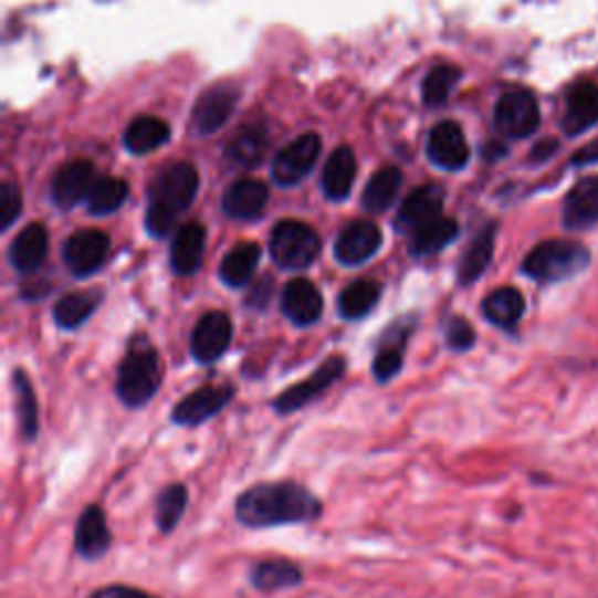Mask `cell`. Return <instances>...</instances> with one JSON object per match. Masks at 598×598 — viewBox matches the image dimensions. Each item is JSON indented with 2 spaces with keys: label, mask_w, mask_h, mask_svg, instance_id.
<instances>
[{
  "label": "cell",
  "mask_w": 598,
  "mask_h": 598,
  "mask_svg": "<svg viewBox=\"0 0 598 598\" xmlns=\"http://www.w3.org/2000/svg\"><path fill=\"white\" fill-rule=\"evenodd\" d=\"M234 514L245 528H276L318 520L323 503L297 482H262L239 493Z\"/></svg>",
  "instance_id": "1"
},
{
  "label": "cell",
  "mask_w": 598,
  "mask_h": 598,
  "mask_svg": "<svg viewBox=\"0 0 598 598\" xmlns=\"http://www.w3.org/2000/svg\"><path fill=\"white\" fill-rule=\"evenodd\" d=\"M199 190V174L188 161L171 164L164 169L150 188V203L146 213L148 232L157 239L167 237L180 213L192 206Z\"/></svg>",
  "instance_id": "2"
},
{
  "label": "cell",
  "mask_w": 598,
  "mask_h": 598,
  "mask_svg": "<svg viewBox=\"0 0 598 598\" xmlns=\"http://www.w3.org/2000/svg\"><path fill=\"white\" fill-rule=\"evenodd\" d=\"M161 386V360L155 344L143 335H134L127 344L125 358L117 365L115 394L129 409L146 407Z\"/></svg>",
  "instance_id": "3"
},
{
  "label": "cell",
  "mask_w": 598,
  "mask_h": 598,
  "mask_svg": "<svg viewBox=\"0 0 598 598\" xmlns=\"http://www.w3.org/2000/svg\"><path fill=\"white\" fill-rule=\"evenodd\" d=\"M591 264V251L573 239H547L526 253L522 274L541 285H556L580 276Z\"/></svg>",
  "instance_id": "4"
},
{
  "label": "cell",
  "mask_w": 598,
  "mask_h": 598,
  "mask_svg": "<svg viewBox=\"0 0 598 598\" xmlns=\"http://www.w3.org/2000/svg\"><path fill=\"white\" fill-rule=\"evenodd\" d=\"M321 237L300 220H283L274 227L270 239V253L285 272H304L321 255Z\"/></svg>",
  "instance_id": "5"
},
{
  "label": "cell",
  "mask_w": 598,
  "mask_h": 598,
  "mask_svg": "<svg viewBox=\"0 0 598 598\" xmlns=\"http://www.w3.org/2000/svg\"><path fill=\"white\" fill-rule=\"evenodd\" d=\"M346 367H348V360L344 356H329L327 360H323V365L314 375H308L306 379L293 384L291 388H285L283 394H279L272 400V409L281 417L295 415V411L304 409L306 405H312L316 398H321L327 388H333L346 375Z\"/></svg>",
  "instance_id": "6"
},
{
  "label": "cell",
  "mask_w": 598,
  "mask_h": 598,
  "mask_svg": "<svg viewBox=\"0 0 598 598\" xmlns=\"http://www.w3.org/2000/svg\"><path fill=\"white\" fill-rule=\"evenodd\" d=\"M237 396V388L232 384H209L192 390L190 396H185L171 411V421L176 426L197 428L206 421L218 417L220 411L230 405Z\"/></svg>",
  "instance_id": "7"
},
{
  "label": "cell",
  "mask_w": 598,
  "mask_h": 598,
  "mask_svg": "<svg viewBox=\"0 0 598 598\" xmlns=\"http://www.w3.org/2000/svg\"><path fill=\"white\" fill-rule=\"evenodd\" d=\"M321 148H323V140L314 132H306L293 143H287V146L274 159V167H272L274 180L281 185V188H293V185H297L300 180H304L308 174H312V169L316 167V159L321 155Z\"/></svg>",
  "instance_id": "8"
},
{
  "label": "cell",
  "mask_w": 598,
  "mask_h": 598,
  "mask_svg": "<svg viewBox=\"0 0 598 598\" xmlns=\"http://www.w3.org/2000/svg\"><path fill=\"white\" fill-rule=\"evenodd\" d=\"M496 127L510 138H526L541 127V108L526 90L505 92L496 103Z\"/></svg>",
  "instance_id": "9"
},
{
  "label": "cell",
  "mask_w": 598,
  "mask_h": 598,
  "mask_svg": "<svg viewBox=\"0 0 598 598\" xmlns=\"http://www.w3.org/2000/svg\"><path fill=\"white\" fill-rule=\"evenodd\" d=\"M234 337V327H232V318L222 314V312H209L203 314L190 337V350L192 358L199 365H213L218 363L227 348H230Z\"/></svg>",
  "instance_id": "10"
},
{
  "label": "cell",
  "mask_w": 598,
  "mask_h": 598,
  "mask_svg": "<svg viewBox=\"0 0 598 598\" xmlns=\"http://www.w3.org/2000/svg\"><path fill=\"white\" fill-rule=\"evenodd\" d=\"M417 316H402L400 321L390 323L377 344V356L373 360V375L379 384L394 381L405 365V346L409 337L415 335Z\"/></svg>",
  "instance_id": "11"
},
{
  "label": "cell",
  "mask_w": 598,
  "mask_h": 598,
  "mask_svg": "<svg viewBox=\"0 0 598 598\" xmlns=\"http://www.w3.org/2000/svg\"><path fill=\"white\" fill-rule=\"evenodd\" d=\"M111 253V239L101 230H80L64 243V264L77 279L96 274L106 264Z\"/></svg>",
  "instance_id": "12"
},
{
  "label": "cell",
  "mask_w": 598,
  "mask_h": 598,
  "mask_svg": "<svg viewBox=\"0 0 598 598\" xmlns=\"http://www.w3.org/2000/svg\"><path fill=\"white\" fill-rule=\"evenodd\" d=\"M384 243L381 230L369 220H356L346 224L335 241V258L344 266H360L373 260Z\"/></svg>",
  "instance_id": "13"
},
{
  "label": "cell",
  "mask_w": 598,
  "mask_h": 598,
  "mask_svg": "<svg viewBox=\"0 0 598 598\" xmlns=\"http://www.w3.org/2000/svg\"><path fill=\"white\" fill-rule=\"evenodd\" d=\"M94 164L87 159H75L64 164L52 180V201L59 209H73L80 201H87L96 185Z\"/></svg>",
  "instance_id": "14"
},
{
  "label": "cell",
  "mask_w": 598,
  "mask_h": 598,
  "mask_svg": "<svg viewBox=\"0 0 598 598\" xmlns=\"http://www.w3.org/2000/svg\"><path fill=\"white\" fill-rule=\"evenodd\" d=\"M239 101V87L232 82H218L206 90L195 106V127L199 134H216L224 127V122L234 113Z\"/></svg>",
  "instance_id": "15"
},
{
  "label": "cell",
  "mask_w": 598,
  "mask_h": 598,
  "mask_svg": "<svg viewBox=\"0 0 598 598\" xmlns=\"http://www.w3.org/2000/svg\"><path fill=\"white\" fill-rule=\"evenodd\" d=\"M283 316L297 327H312L323 318V295L308 279H293L283 287Z\"/></svg>",
  "instance_id": "16"
},
{
  "label": "cell",
  "mask_w": 598,
  "mask_h": 598,
  "mask_svg": "<svg viewBox=\"0 0 598 598\" xmlns=\"http://www.w3.org/2000/svg\"><path fill=\"white\" fill-rule=\"evenodd\" d=\"M73 545L82 559H87V562L101 559V556L108 554L113 545V533L108 528L106 512H103L98 505H90L82 510L80 520L75 524Z\"/></svg>",
  "instance_id": "17"
},
{
  "label": "cell",
  "mask_w": 598,
  "mask_h": 598,
  "mask_svg": "<svg viewBox=\"0 0 598 598\" xmlns=\"http://www.w3.org/2000/svg\"><path fill=\"white\" fill-rule=\"evenodd\" d=\"M428 157L432 164H438L440 169L447 171H459L465 167L470 159V148L457 122H440V125L430 129Z\"/></svg>",
  "instance_id": "18"
},
{
  "label": "cell",
  "mask_w": 598,
  "mask_h": 598,
  "mask_svg": "<svg viewBox=\"0 0 598 598\" xmlns=\"http://www.w3.org/2000/svg\"><path fill=\"white\" fill-rule=\"evenodd\" d=\"M598 224V176L575 182L564 199V227L568 232H587Z\"/></svg>",
  "instance_id": "19"
},
{
  "label": "cell",
  "mask_w": 598,
  "mask_h": 598,
  "mask_svg": "<svg viewBox=\"0 0 598 598\" xmlns=\"http://www.w3.org/2000/svg\"><path fill=\"white\" fill-rule=\"evenodd\" d=\"M442 203L444 195L438 185H421V188H417L402 201L396 218V227L400 232L415 234L423 224L442 216Z\"/></svg>",
  "instance_id": "20"
},
{
  "label": "cell",
  "mask_w": 598,
  "mask_h": 598,
  "mask_svg": "<svg viewBox=\"0 0 598 598\" xmlns=\"http://www.w3.org/2000/svg\"><path fill=\"white\" fill-rule=\"evenodd\" d=\"M48 251H50V237H48L45 224L31 222L10 243L8 258H10V264H12L14 272L33 274L40 270V266H43Z\"/></svg>",
  "instance_id": "21"
},
{
  "label": "cell",
  "mask_w": 598,
  "mask_h": 598,
  "mask_svg": "<svg viewBox=\"0 0 598 598\" xmlns=\"http://www.w3.org/2000/svg\"><path fill=\"white\" fill-rule=\"evenodd\" d=\"M496 234H499V224L489 222L468 243V249L463 251L457 266L459 285H472L484 276V272L491 266L493 251H496Z\"/></svg>",
  "instance_id": "22"
},
{
  "label": "cell",
  "mask_w": 598,
  "mask_h": 598,
  "mask_svg": "<svg viewBox=\"0 0 598 598\" xmlns=\"http://www.w3.org/2000/svg\"><path fill=\"white\" fill-rule=\"evenodd\" d=\"M270 201V190L262 180L241 178L222 197V211L234 220H258Z\"/></svg>",
  "instance_id": "23"
},
{
  "label": "cell",
  "mask_w": 598,
  "mask_h": 598,
  "mask_svg": "<svg viewBox=\"0 0 598 598\" xmlns=\"http://www.w3.org/2000/svg\"><path fill=\"white\" fill-rule=\"evenodd\" d=\"M524 314H526V297L522 295V291L512 285L496 287V291H491L482 300V316L493 327L514 329L522 323Z\"/></svg>",
  "instance_id": "24"
},
{
  "label": "cell",
  "mask_w": 598,
  "mask_h": 598,
  "mask_svg": "<svg viewBox=\"0 0 598 598\" xmlns=\"http://www.w3.org/2000/svg\"><path fill=\"white\" fill-rule=\"evenodd\" d=\"M206 232L199 222L182 224L171 243V270L178 276H192L203 262Z\"/></svg>",
  "instance_id": "25"
},
{
  "label": "cell",
  "mask_w": 598,
  "mask_h": 598,
  "mask_svg": "<svg viewBox=\"0 0 598 598\" xmlns=\"http://www.w3.org/2000/svg\"><path fill=\"white\" fill-rule=\"evenodd\" d=\"M598 122V85L596 82H577L568 94L564 129L566 134H583Z\"/></svg>",
  "instance_id": "26"
},
{
  "label": "cell",
  "mask_w": 598,
  "mask_h": 598,
  "mask_svg": "<svg viewBox=\"0 0 598 598\" xmlns=\"http://www.w3.org/2000/svg\"><path fill=\"white\" fill-rule=\"evenodd\" d=\"M358 174V164L356 155L348 146L337 148L333 155H329L325 169H323V192L327 199L342 201L350 195V188H354V180Z\"/></svg>",
  "instance_id": "27"
},
{
  "label": "cell",
  "mask_w": 598,
  "mask_h": 598,
  "mask_svg": "<svg viewBox=\"0 0 598 598\" xmlns=\"http://www.w3.org/2000/svg\"><path fill=\"white\" fill-rule=\"evenodd\" d=\"M103 302V293L98 287H90V291H75L61 297L54 304V323L61 329H77L85 325Z\"/></svg>",
  "instance_id": "28"
},
{
  "label": "cell",
  "mask_w": 598,
  "mask_h": 598,
  "mask_svg": "<svg viewBox=\"0 0 598 598\" xmlns=\"http://www.w3.org/2000/svg\"><path fill=\"white\" fill-rule=\"evenodd\" d=\"M262 251L258 243L243 241L227 253L220 262V281L230 287H245L258 272Z\"/></svg>",
  "instance_id": "29"
},
{
  "label": "cell",
  "mask_w": 598,
  "mask_h": 598,
  "mask_svg": "<svg viewBox=\"0 0 598 598\" xmlns=\"http://www.w3.org/2000/svg\"><path fill=\"white\" fill-rule=\"evenodd\" d=\"M304 583V573L287 559H264L251 568V585L258 591H283Z\"/></svg>",
  "instance_id": "30"
},
{
  "label": "cell",
  "mask_w": 598,
  "mask_h": 598,
  "mask_svg": "<svg viewBox=\"0 0 598 598\" xmlns=\"http://www.w3.org/2000/svg\"><path fill=\"white\" fill-rule=\"evenodd\" d=\"M12 388L17 396V421H19V436L24 442H33L40 432V409L33 384L24 369H14L12 373Z\"/></svg>",
  "instance_id": "31"
},
{
  "label": "cell",
  "mask_w": 598,
  "mask_h": 598,
  "mask_svg": "<svg viewBox=\"0 0 598 598\" xmlns=\"http://www.w3.org/2000/svg\"><path fill=\"white\" fill-rule=\"evenodd\" d=\"M266 146H270V132L262 125V122H255V125L243 127L234 140L227 148V159H230L234 167H255V164L264 157Z\"/></svg>",
  "instance_id": "32"
},
{
  "label": "cell",
  "mask_w": 598,
  "mask_h": 598,
  "mask_svg": "<svg viewBox=\"0 0 598 598\" xmlns=\"http://www.w3.org/2000/svg\"><path fill=\"white\" fill-rule=\"evenodd\" d=\"M379 300H381V285L377 281L350 283L344 287L337 300L339 316L344 321H360L375 312Z\"/></svg>",
  "instance_id": "33"
},
{
  "label": "cell",
  "mask_w": 598,
  "mask_h": 598,
  "mask_svg": "<svg viewBox=\"0 0 598 598\" xmlns=\"http://www.w3.org/2000/svg\"><path fill=\"white\" fill-rule=\"evenodd\" d=\"M459 237V222L453 218H438L428 224H423L421 230H417L411 234V243H409V253L415 258H428L436 255L442 249Z\"/></svg>",
  "instance_id": "34"
},
{
  "label": "cell",
  "mask_w": 598,
  "mask_h": 598,
  "mask_svg": "<svg viewBox=\"0 0 598 598\" xmlns=\"http://www.w3.org/2000/svg\"><path fill=\"white\" fill-rule=\"evenodd\" d=\"M169 136H171V129L167 122L159 117L143 115V117H136L127 127L125 146L134 155H148L157 150L159 146H164V143L169 140Z\"/></svg>",
  "instance_id": "35"
},
{
  "label": "cell",
  "mask_w": 598,
  "mask_h": 598,
  "mask_svg": "<svg viewBox=\"0 0 598 598\" xmlns=\"http://www.w3.org/2000/svg\"><path fill=\"white\" fill-rule=\"evenodd\" d=\"M402 188V174L396 167H386L369 178L363 192V206L369 213H384L394 206Z\"/></svg>",
  "instance_id": "36"
},
{
  "label": "cell",
  "mask_w": 598,
  "mask_h": 598,
  "mask_svg": "<svg viewBox=\"0 0 598 598\" xmlns=\"http://www.w3.org/2000/svg\"><path fill=\"white\" fill-rule=\"evenodd\" d=\"M190 493L185 484H169L159 491L155 501V522L161 533H174V528L180 524L185 510H188Z\"/></svg>",
  "instance_id": "37"
},
{
  "label": "cell",
  "mask_w": 598,
  "mask_h": 598,
  "mask_svg": "<svg viewBox=\"0 0 598 598\" xmlns=\"http://www.w3.org/2000/svg\"><path fill=\"white\" fill-rule=\"evenodd\" d=\"M129 197V185L122 178H98L87 199V211L92 216H111Z\"/></svg>",
  "instance_id": "38"
},
{
  "label": "cell",
  "mask_w": 598,
  "mask_h": 598,
  "mask_svg": "<svg viewBox=\"0 0 598 598\" xmlns=\"http://www.w3.org/2000/svg\"><path fill=\"white\" fill-rule=\"evenodd\" d=\"M461 71L451 64H440L436 69H430V73L423 80V101L428 106H440L449 98L453 87L459 85Z\"/></svg>",
  "instance_id": "39"
},
{
  "label": "cell",
  "mask_w": 598,
  "mask_h": 598,
  "mask_svg": "<svg viewBox=\"0 0 598 598\" xmlns=\"http://www.w3.org/2000/svg\"><path fill=\"white\" fill-rule=\"evenodd\" d=\"M444 344L453 354H465L474 344H478V333L468 318L463 316H449L444 321Z\"/></svg>",
  "instance_id": "40"
},
{
  "label": "cell",
  "mask_w": 598,
  "mask_h": 598,
  "mask_svg": "<svg viewBox=\"0 0 598 598\" xmlns=\"http://www.w3.org/2000/svg\"><path fill=\"white\" fill-rule=\"evenodd\" d=\"M19 213H22V192L14 182H3V188H0V227L10 230Z\"/></svg>",
  "instance_id": "41"
},
{
  "label": "cell",
  "mask_w": 598,
  "mask_h": 598,
  "mask_svg": "<svg viewBox=\"0 0 598 598\" xmlns=\"http://www.w3.org/2000/svg\"><path fill=\"white\" fill-rule=\"evenodd\" d=\"M272 295H274V279L264 276L251 285L249 295H245V306L255 308V312H264L266 304L272 302Z\"/></svg>",
  "instance_id": "42"
},
{
  "label": "cell",
  "mask_w": 598,
  "mask_h": 598,
  "mask_svg": "<svg viewBox=\"0 0 598 598\" xmlns=\"http://www.w3.org/2000/svg\"><path fill=\"white\" fill-rule=\"evenodd\" d=\"M87 598H157L148 591H143L138 587H127V585H108L92 591Z\"/></svg>",
  "instance_id": "43"
},
{
  "label": "cell",
  "mask_w": 598,
  "mask_h": 598,
  "mask_svg": "<svg viewBox=\"0 0 598 598\" xmlns=\"http://www.w3.org/2000/svg\"><path fill=\"white\" fill-rule=\"evenodd\" d=\"M594 161H598V140L589 143V146H585L580 153L573 157L575 167H583V164H594Z\"/></svg>",
  "instance_id": "44"
},
{
  "label": "cell",
  "mask_w": 598,
  "mask_h": 598,
  "mask_svg": "<svg viewBox=\"0 0 598 598\" xmlns=\"http://www.w3.org/2000/svg\"><path fill=\"white\" fill-rule=\"evenodd\" d=\"M554 148H556V140H543V143H538V146H535L533 148V159L535 161H541V159H547L549 155H554Z\"/></svg>",
  "instance_id": "45"
}]
</instances>
